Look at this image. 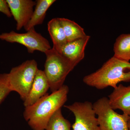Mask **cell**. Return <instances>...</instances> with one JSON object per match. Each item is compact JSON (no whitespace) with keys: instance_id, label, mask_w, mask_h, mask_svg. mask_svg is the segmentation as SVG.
Here are the masks:
<instances>
[{"instance_id":"1","label":"cell","mask_w":130,"mask_h":130,"mask_svg":"<svg viewBox=\"0 0 130 130\" xmlns=\"http://www.w3.org/2000/svg\"><path fill=\"white\" fill-rule=\"evenodd\" d=\"M69 89L63 85L50 94L47 93L35 104L26 107L23 116L33 130H45L49 120L67 100Z\"/></svg>"},{"instance_id":"2","label":"cell","mask_w":130,"mask_h":130,"mask_svg":"<svg viewBox=\"0 0 130 130\" xmlns=\"http://www.w3.org/2000/svg\"><path fill=\"white\" fill-rule=\"evenodd\" d=\"M85 84L98 89L111 86L114 89L121 82L130 81V63L112 56L95 72L84 77Z\"/></svg>"},{"instance_id":"3","label":"cell","mask_w":130,"mask_h":130,"mask_svg":"<svg viewBox=\"0 0 130 130\" xmlns=\"http://www.w3.org/2000/svg\"><path fill=\"white\" fill-rule=\"evenodd\" d=\"M44 72L52 93L64 85L67 75L75 66L53 48L46 51Z\"/></svg>"},{"instance_id":"4","label":"cell","mask_w":130,"mask_h":130,"mask_svg":"<svg viewBox=\"0 0 130 130\" xmlns=\"http://www.w3.org/2000/svg\"><path fill=\"white\" fill-rule=\"evenodd\" d=\"M38 70L37 61L29 60L13 68L8 73L10 89L18 93L24 101L30 91Z\"/></svg>"},{"instance_id":"5","label":"cell","mask_w":130,"mask_h":130,"mask_svg":"<svg viewBox=\"0 0 130 130\" xmlns=\"http://www.w3.org/2000/svg\"><path fill=\"white\" fill-rule=\"evenodd\" d=\"M100 130H130L128 122L130 116L117 113L111 107L108 98L103 97L93 104Z\"/></svg>"},{"instance_id":"6","label":"cell","mask_w":130,"mask_h":130,"mask_svg":"<svg viewBox=\"0 0 130 130\" xmlns=\"http://www.w3.org/2000/svg\"><path fill=\"white\" fill-rule=\"evenodd\" d=\"M0 40L10 43H17L26 47L29 53L36 51L45 53L51 48L48 40L35 30V28L25 33H17L12 31L0 34Z\"/></svg>"},{"instance_id":"7","label":"cell","mask_w":130,"mask_h":130,"mask_svg":"<svg viewBox=\"0 0 130 130\" xmlns=\"http://www.w3.org/2000/svg\"><path fill=\"white\" fill-rule=\"evenodd\" d=\"M64 107L74 114L73 130H100L93 104L88 101L75 102Z\"/></svg>"},{"instance_id":"8","label":"cell","mask_w":130,"mask_h":130,"mask_svg":"<svg viewBox=\"0 0 130 130\" xmlns=\"http://www.w3.org/2000/svg\"><path fill=\"white\" fill-rule=\"evenodd\" d=\"M6 2L16 22V29L20 30L28 23L33 13L36 2L32 0H6Z\"/></svg>"},{"instance_id":"9","label":"cell","mask_w":130,"mask_h":130,"mask_svg":"<svg viewBox=\"0 0 130 130\" xmlns=\"http://www.w3.org/2000/svg\"><path fill=\"white\" fill-rule=\"evenodd\" d=\"M108 102L114 110L120 109L123 113L130 115V86H126L120 84L114 89L108 96Z\"/></svg>"},{"instance_id":"10","label":"cell","mask_w":130,"mask_h":130,"mask_svg":"<svg viewBox=\"0 0 130 130\" xmlns=\"http://www.w3.org/2000/svg\"><path fill=\"white\" fill-rule=\"evenodd\" d=\"M90 38L87 35L83 38L68 42L63 48L61 54L76 67L84 58L85 47Z\"/></svg>"},{"instance_id":"11","label":"cell","mask_w":130,"mask_h":130,"mask_svg":"<svg viewBox=\"0 0 130 130\" xmlns=\"http://www.w3.org/2000/svg\"><path fill=\"white\" fill-rule=\"evenodd\" d=\"M49 89L48 82L44 71L38 69L35 76L30 91L24 101V106L26 107L35 104L46 94Z\"/></svg>"},{"instance_id":"12","label":"cell","mask_w":130,"mask_h":130,"mask_svg":"<svg viewBox=\"0 0 130 130\" xmlns=\"http://www.w3.org/2000/svg\"><path fill=\"white\" fill-rule=\"evenodd\" d=\"M48 30L53 43V48L61 54L63 48L68 42L64 31L59 18L52 19L47 24Z\"/></svg>"},{"instance_id":"13","label":"cell","mask_w":130,"mask_h":130,"mask_svg":"<svg viewBox=\"0 0 130 130\" xmlns=\"http://www.w3.org/2000/svg\"><path fill=\"white\" fill-rule=\"evenodd\" d=\"M56 1L55 0H37L36 1V7L33 11L31 18L24 27L26 31L36 26L43 23L48 9Z\"/></svg>"},{"instance_id":"14","label":"cell","mask_w":130,"mask_h":130,"mask_svg":"<svg viewBox=\"0 0 130 130\" xmlns=\"http://www.w3.org/2000/svg\"><path fill=\"white\" fill-rule=\"evenodd\" d=\"M113 56L116 58L129 61L130 60V33L123 34L116 38L114 44Z\"/></svg>"},{"instance_id":"15","label":"cell","mask_w":130,"mask_h":130,"mask_svg":"<svg viewBox=\"0 0 130 130\" xmlns=\"http://www.w3.org/2000/svg\"><path fill=\"white\" fill-rule=\"evenodd\" d=\"M68 42L83 38L87 35L84 29L74 21L64 18H59Z\"/></svg>"},{"instance_id":"16","label":"cell","mask_w":130,"mask_h":130,"mask_svg":"<svg viewBox=\"0 0 130 130\" xmlns=\"http://www.w3.org/2000/svg\"><path fill=\"white\" fill-rule=\"evenodd\" d=\"M45 130H71V123L63 116L61 108L52 115L48 122Z\"/></svg>"},{"instance_id":"17","label":"cell","mask_w":130,"mask_h":130,"mask_svg":"<svg viewBox=\"0 0 130 130\" xmlns=\"http://www.w3.org/2000/svg\"><path fill=\"white\" fill-rule=\"evenodd\" d=\"M11 92L8 81V73L0 74V104Z\"/></svg>"},{"instance_id":"18","label":"cell","mask_w":130,"mask_h":130,"mask_svg":"<svg viewBox=\"0 0 130 130\" xmlns=\"http://www.w3.org/2000/svg\"><path fill=\"white\" fill-rule=\"evenodd\" d=\"M0 12L4 13L8 18H11L12 15L8 5L5 0H0Z\"/></svg>"},{"instance_id":"19","label":"cell","mask_w":130,"mask_h":130,"mask_svg":"<svg viewBox=\"0 0 130 130\" xmlns=\"http://www.w3.org/2000/svg\"><path fill=\"white\" fill-rule=\"evenodd\" d=\"M128 126L129 129L130 130V119L129 120V121L128 122Z\"/></svg>"},{"instance_id":"20","label":"cell","mask_w":130,"mask_h":130,"mask_svg":"<svg viewBox=\"0 0 130 130\" xmlns=\"http://www.w3.org/2000/svg\"><path fill=\"white\" fill-rule=\"evenodd\" d=\"M129 116H130V115H129Z\"/></svg>"}]
</instances>
